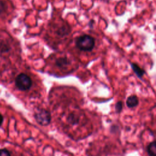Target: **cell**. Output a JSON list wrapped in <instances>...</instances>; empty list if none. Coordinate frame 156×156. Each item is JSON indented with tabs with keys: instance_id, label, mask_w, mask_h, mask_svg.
<instances>
[{
	"instance_id": "cell-6",
	"label": "cell",
	"mask_w": 156,
	"mask_h": 156,
	"mask_svg": "<svg viewBox=\"0 0 156 156\" xmlns=\"http://www.w3.org/2000/svg\"><path fill=\"white\" fill-rule=\"evenodd\" d=\"M131 68H132L133 72L135 73V74L139 78H142L143 75L145 74V71L143 69L140 68L138 65L133 63H131Z\"/></svg>"
},
{
	"instance_id": "cell-12",
	"label": "cell",
	"mask_w": 156,
	"mask_h": 156,
	"mask_svg": "<svg viewBox=\"0 0 156 156\" xmlns=\"http://www.w3.org/2000/svg\"><path fill=\"white\" fill-rule=\"evenodd\" d=\"M3 121V116L1 115V114L0 113V126L2 124Z\"/></svg>"
},
{
	"instance_id": "cell-11",
	"label": "cell",
	"mask_w": 156,
	"mask_h": 156,
	"mask_svg": "<svg viewBox=\"0 0 156 156\" xmlns=\"http://www.w3.org/2000/svg\"><path fill=\"white\" fill-rule=\"evenodd\" d=\"M5 9V5L2 1L0 0V14H1Z\"/></svg>"
},
{
	"instance_id": "cell-2",
	"label": "cell",
	"mask_w": 156,
	"mask_h": 156,
	"mask_svg": "<svg viewBox=\"0 0 156 156\" xmlns=\"http://www.w3.org/2000/svg\"><path fill=\"white\" fill-rule=\"evenodd\" d=\"M15 85L20 90L25 91L30 88L32 85V80L27 74L20 73L15 79Z\"/></svg>"
},
{
	"instance_id": "cell-8",
	"label": "cell",
	"mask_w": 156,
	"mask_h": 156,
	"mask_svg": "<svg viewBox=\"0 0 156 156\" xmlns=\"http://www.w3.org/2000/svg\"><path fill=\"white\" fill-rule=\"evenodd\" d=\"M10 46L8 44H6L5 43H0V51L2 52H8L10 50Z\"/></svg>"
},
{
	"instance_id": "cell-9",
	"label": "cell",
	"mask_w": 156,
	"mask_h": 156,
	"mask_svg": "<svg viewBox=\"0 0 156 156\" xmlns=\"http://www.w3.org/2000/svg\"><path fill=\"white\" fill-rule=\"evenodd\" d=\"M123 104L121 101H118L115 105V111L116 113H120L122 110Z\"/></svg>"
},
{
	"instance_id": "cell-3",
	"label": "cell",
	"mask_w": 156,
	"mask_h": 156,
	"mask_svg": "<svg viewBox=\"0 0 156 156\" xmlns=\"http://www.w3.org/2000/svg\"><path fill=\"white\" fill-rule=\"evenodd\" d=\"M35 118L37 122L42 126H47L51 121L50 113L45 110H41L35 115Z\"/></svg>"
},
{
	"instance_id": "cell-5",
	"label": "cell",
	"mask_w": 156,
	"mask_h": 156,
	"mask_svg": "<svg viewBox=\"0 0 156 156\" xmlns=\"http://www.w3.org/2000/svg\"><path fill=\"white\" fill-rule=\"evenodd\" d=\"M139 102L138 98L135 95H132L128 97L126 101L127 106L129 108H133L138 105Z\"/></svg>"
},
{
	"instance_id": "cell-1",
	"label": "cell",
	"mask_w": 156,
	"mask_h": 156,
	"mask_svg": "<svg viewBox=\"0 0 156 156\" xmlns=\"http://www.w3.org/2000/svg\"><path fill=\"white\" fill-rule=\"evenodd\" d=\"M95 41L94 38L89 35L79 36L76 41V47L81 51H90L94 46Z\"/></svg>"
},
{
	"instance_id": "cell-7",
	"label": "cell",
	"mask_w": 156,
	"mask_h": 156,
	"mask_svg": "<svg viewBox=\"0 0 156 156\" xmlns=\"http://www.w3.org/2000/svg\"><path fill=\"white\" fill-rule=\"evenodd\" d=\"M149 156H156V141L151 143L147 148Z\"/></svg>"
},
{
	"instance_id": "cell-10",
	"label": "cell",
	"mask_w": 156,
	"mask_h": 156,
	"mask_svg": "<svg viewBox=\"0 0 156 156\" xmlns=\"http://www.w3.org/2000/svg\"><path fill=\"white\" fill-rule=\"evenodd\" d=\"M0 156H10V154L7 150L2 149H0Z\"/></svg>"
},
{
	"instance_id": "cell-4",
	"label": "cell",
	"mask_w": 156,
	"mask_h": 156,
	"mask_svg": "<svg viewBox=\"0 0 156 156\" xmlns=\"http://www.w3.org/2000/svg\"><path fill=\"white\" fill-rule=\"evenodd\" d=\"M69 64H70V61L66 57H58L55 60L56 66L61 69L66 68Z\"/></svg>"
}]
</instances>
